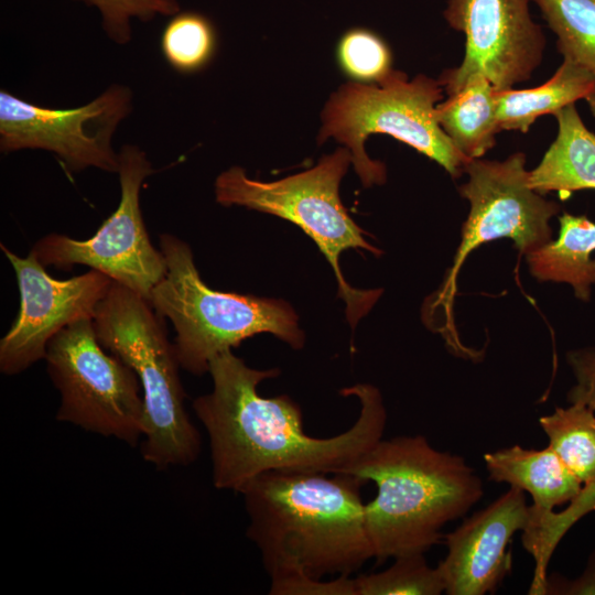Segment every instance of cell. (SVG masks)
Masks as SVG:
<instances>
[{"mask_svg": "<svg viewBox=\"0 0 595 595\" xmlns=\"http://www.w3.org/2000/svg\"><path fill=\"white\" fill-rule=\"evenodd\" d=\"M213 390L193 402L210 444L213 483L218 489L241 490L273 470L337 474L382 439L387 411L379 390L356 385L342 390L359 400L360 411L345 432L315 437L303 426L301 408L289 396L266 398L258 385L280 369L250 368L231 350L209 364Z\"/></svg>", "mask_w": 595, "mask_h": 595, "instance_id": "1", "label": "cell"}, {"mask_svg": "<svg viewBox=\"0 0 595 595\" xmlns=\"http://www.w3.org/2000/svg\"><path fill=\"white\" fill-rule=\"evenodd\" d=\"M273 470L242 490L248 538L270 580L350 575L374 558L359 478Z\"/></svg>", "mask_w": 595, "mask_h": 595, "instance_id": "2", "label": "cell"}, {"mask_svg": "<svg viewBox=\"0 0 595 595\" xmlns=\"http://www.w3.org/2000/svg\"><path fill=\"white\" fill-rule=\"evenodd\" d=\"M337 474L377 486L365 516L378 562L424 554L441 541V529L484 495L464 457L434 448L422 435L380 439Z\"/></svg>", "mask_w": 595, "mask_h": 595, "instance_id": "3", "label": "cell"}, {"mask_svg": "<svg viewBox=\"0 0 595 595\" xmlns=\"http://www.w3.org/2000/svg\"><path fill=\"white\" fill-rule=\"evenodd\" d=\"M93 325L100 345L127 364L141 383L144 461L161 469L193 463L202 441L185 409L181 365L164 318L143 296L112 281Z\"/></svg>", "mask_w": 595, "mask_h": 595, "instance_id": "4", "label": "cell"}, {"mask_svg": "<svg viewBox=\"0 0 595 595\" xmlns=\"http://www.w3.org/2000/svg\"><path fill=\"white\" fill-rule=\"evenodd\" d=\"M159 245L167 271L153 288L150 303L172 322L176 356L184 370L203 375L217 355L261 333H270L294 349L303 347L304 332L288 302L213 290L201 279L190 245L170 234H161Z\"/></svg>", "mask_w": 595, "mask_h": 595, "instance_id": "5", "label": "cell"}, {"mask_svg": "<svg viewBox=\"0 0 595 595\" xmlns=\"http://www.w3.org/2000/svg\"><path fill=\"white\" fill-rule=\"evenodd\" d=\"M443 93L439 79L420 74L409 80L394 69L376 84H344L324 106L318 143L334 138L344 144L365 187L387 178L385 164L365 151V140L372 133L393 137L458 177L469 160L456 150L435 118Z\"/></svg>", "mask_w": 595, "mask_h": 595, "instance_id": "6", "label": "cell"}, {"mask_svg": "<svg viewBox=\"0 0 595 595\" xmlns=\"http://www.w3.org/2000/svg\"><path fill=\"white\" fill-rule=\"evenodd\" d=\"M353 163L350 151L338 148L301 173L274 182L251 180L240 166L221 172L215 181V196L223 206H242L271 214L300 227L332 266L338 295L346 303V315L354 328L380 296L382 290L350 286L339 268L340 253L349 248L379 256L381 250L364 237L339 196V184Z\"/></svg>", "mask_w": 595, "mask_h": 595, "instance_id": "7", "label": "cell"}, {"mask_svg": "<svg viewBox=\"0 0 595 595\" xmlns=\"http://www.w3.org/2000/svg\"><path fill=\"white\" fill-rule=\"evenodd\" d=\"M100 345L93 318L72 323L47 344V374L61 394L56 420L136 445L144 402L136 372Z\"/></svg>", "mask_w": 595, "mask_h": 595, "instance_id": "8", "label": "cell"}, {"mask_svg": "<svg viewBox=\"0 0 595 595\" xmlns=\"http://www.w3.org/2000/svg\"><path fill=\"white\" fill-rule=\"evenodd\" d=\"M118 162L120 201L97 232L86 240L50 234L31 250L44 267L69 271L76 264L87 266L150 302L153 288L167 271L163 252L149 238L140 207L141 187L153 167L136 144L122 145Z\"/></svg>", "mask_w": 595, "mask_h": 595, "instance_id": "9", "label": "cell"}, {"mask_svg": "<svg viewBox=\"0 0 595 595\" xmlns=\"http://www.w3.org/2000/svg\"><path fill=\"white\" fill-rule=\"evenodd\" d=\"M132 110V91L112 84L89 102L50 108L0 90V151L32 149L56 155L69 174L96 167L118 173L112 138Z\"/></svg>", "mask_w": 595, "mask_h": 595, "instance_id": "10", "label": "cell"}, {"mask_svg": "<svg viewBox=\"0 0 595 595\" xmlns=\"http://www.w3.org/2000/svg\"><path fill=\"white\" fill-rule=\"evenodd\" d=\"M526 155L517 152L504 161L472 159L464 172L468 181L459 193L470 204L463 226L461 246L448 274L444 293L451 299L455 278L466 257L480 245L510 238L521 253H529L551 241L550 219L560 206L543 198L529 185Z\"/></svg>", "mask_w": 595, "mask_h": 595, "instance_id": "11", "label": "cell"}, {"mask_svg": "<svg viewBox=\"0 0 595 595\" xmlns=\"http://www.w3.org/2000/svg\"><path fill=\"white\" fill-rule=\"evenodd\" d=\"M530 0H447L444 17L465 35L458 67L439 78L444 91H457L480 73L497 90L513 88L531 78L545 48L542 28L530 14Z\"/></svg>", "mask_w": 595, "mask_h": 595, "instance_id": "12", "label": "cell"}, {"mask_svg": "<svg viewBox=\"0 0 595 595\" xmlns=\"http://www.w3.org/2000/svg\"><path fill=\"white\" fill-rule=\"evenodd\" d=\"M12 266L20 292V310L0 340V370L17 375L45 358L48 342L63 328L93 318L112 280L96 270L71 279L51 277L31 250L19 257L0 245Z\"/></svg>", "mask_w": 595, "mask_h": 595, "instance_id": "13", "label": "cell"}, {"mask_svg": "<svg viewBox=\"0 0 595 595\" xmlns=\"http://www.w3.org/2000/svg\"><path fill=\"white\" fill-rule=\"evenodd\" d=\"M529 523L524 491L510 488L446 534L447 554L437 564L448 595L494 593L511 572L507 547Z\"/></svg>", "mask_w": 595, "mask_h": 595, "instance_id": "14", "label": "cell"}, {"mask_svg": "<svg viewBox=\"0 0 595 595\" xmlns=\"http://www.w3.org/2000/svg\"><path fill=\"white\" fill-rule=\"evenodd\" d=\"M489 479L507 483L530 494L529 521L542 518L558 506L571 502L582 490L581 480L548 445L541 450L520 445L484 455Z\"/></svg>", "mask_w": 595, "mask_h": 595, "instance_id": "15", "label": "cell"}, {"mask_svg": "<svg viewBox=\"0 0 595 595\" xmlns=\"http://www.w3.org/2000/svg\"><path fill=\"white\" fill-rule=\"evenodd\" d=\"M558 136L539 165L529 171V185L539 194L562 197L580 190H595V134L581 119L574 104L553 115Z\"/></svg>", "mask_w": 595, "mask_h": 595, "instance_id": "16", "label": "cell"}, {"mask_svg": "<svg viewBox=\"0 0 595 595\" xmlns=\"http://www.w3.org/2000/svg\"><path fill=\"white\" fill-rule=\"evenodd\" d=\"M435 106V118L456 150L480 159L496 143V88L483 74L472 75L455 93Z\"/></svg>", "mask_w": 595, "mask_h": 595, "instance_id": "17", "label": "cell"}, {"mask_svg": "<svg viewBox=\"0 0 595 595\" xmlns=\"http://www.w3.org/2000/svg\"><path fill=\"white\" fill-rule=\"evenodd\" d=\"M594 250L595 223L564 213L558 239L527 253V260L538 280L569 283L577 299L587 301L595 284Z\"/></svg>", "mask_w": 595, "mask_h": 595, "instance_id": "18", "label": "cell"}, {"mask_svg": "<svg viewBox=\"0 0 595 595\" xmlns=\"http://www.w3.org/2000/svg\"><path fill=\"white\" fill-rule=\"evenodd\" d=\"M595 91V77L569 58L541 86L528 89H496L499 131L528 132L542 115H554L562 108L586 99Z\"/></svg>", "mask_w": 595, "mask_h": 595, "instance_id": "19", "label": "cell"}, {"mask_svg": "<svg viewBox=\"0 0 595 595\" xmlns=\"http://www.w3.org/2000/svg\"><path fill=\"white\" fill-rule=\"evenodd\" d=\"M539 423L566 466L581 480L582 490L574 499L585 513L595 510V415L581 403L556 408Z\"/></svg>", "mask_w": 595, "mask_h": 595, "instance_id": "20", "label": "cell"}, {"mask_svg": "<svg viewBox=\"0 0 595 595\" xmlns=\"http://www.w3.org/2000/svg\"><path fill=\"white\" fill-rule=\"evenodd\" d=\"M558 37L563 58L595 77V0H532Z\"/></svg>", "mask_w": 595, "mask_h": 595, "instance_id": "21", "label": "cell"}, {"mask_svg": "<svg viewBox=\"0 0 595 595\" xmlns=\"http://www.w3.org/2000/svg\"><path fill=\"white\" fill-rule=\"evenodd\" d=\"M216 43L212 22L193 11L174 14L164 26L160 42L165 61L182 74L205 68L215 55Z\"/></svg>", "mask_w": 595, "mask_h": 595, "instance_id": "22", "label": "cell"}, {"mask_svg": "<svg viewBox=\"0 0 595 595\" xmlns=\"http://www.w3.org/2000/svg\"><path fill=\"white\" fill-rule=\"evenodd\" d=\"M356 595H439L444 583L437 567H431L424 554L394 558V563L379 573L354 578Z\"/></svg>", "mask_w": 595, "mask_h": 595, "instance_id": "23", "label": "cell"}, {"mask_svg": "<svg viewBox=\"0 0 595 595\" xmlns=\"http://www.w3.org/2000/svg\"><path fill=\"white\" fill-rule=\"evenodd\" d=\"M336 57L342 72L357 83L376 84L392 71L388 45L365 29L346 32L337 44Z\"/></svg>", "mask_w": 595, "mask_h": 595, "instance_id": "24", "label": "cell"}, {"mask_svg": "<svg viewBox=\"0 0 595 595\" xmlns=\"http://www.w3.org/2000/svg\"><path fill=\"white\" fill-rule=\"evenodd\" d=\"M95 7L101 17L106 35L116 44L131 41L133 19L150 22L159 15L173 17L180 12L177 0H77Z\"/></svg>", "mask_w": 595, "mask_h": 595, "instance_id": "25", "label": "cell"}, {"mask_svg": "<svg viewBox=\"0 0 595 595\" xmlns=\"http://www.w3.org/2000/svg\"><path fill=\"white\" fill-rule=\"evenodd\" d=\"M271 595H356L354 578L339 575L323 581L307 575H289L270 580Z\"/></svg>", "mask_w": 595, "mask_h": 595, "instance_id": "26", "label": "cell"}, {"mask_svg": "<svg viewBox=\"0 0 595 595\" xmlns=\"http://www.w3.org/2000/svg\"><path fill=\"white\" fill-rule=\"evenodd\" d=\"M569 363L577 383L570 390V403H581L595 411V349L573 351Z\"/></svg>", "mask_w": 595, "mask_h": 595, "instance_id": "27", "label": "cell"}, {"mask_svg": "<svg viewBox=\"0 0 595 595\" xmlns=\"http://www.w3.org/2000/svg\"><path fill=\"white\" fill-rule=\"evenodd\" d=\"M591 112L595 117V91L586 98Z\"/></svg>", "mask_w": 595, "mask_h": 595, "instance_id": "28", "label": "cell"}]
</instances>
